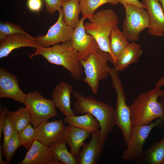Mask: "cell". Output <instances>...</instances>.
Segmentation results:
<instances>
[{
  "mask_svg": "<svg viewBox=\"0 0 164 164\" xmlns=\"http://www.w3.org/2000/svg\"><path fill=\"white\" fill-rule=\"evenodd\" d=\"M73 95L75 100L73 106L75 112L82 114L88 113L96 118L100 125L102 140L104 142L116 125L115 109L92 96H85L77 91L73 92Z\"/></svg>",
  "mask_w": 164,
  "mask_h": 164,
  "instance_id": "1",
  "label": "cell"
},
{
  "mask_svg": "<svg viewBox=\"0 0 164 164\" xmlns=\"http://www.w3.org/2000/svg\"><path fill=\"white\" fill-rule=\"evenodd\" d=\"M162 90L155 88L139 95L129 107L132 125H146L164 117V106L158 99Z\"/></svg>",
  "mask_w": 164,
  "mask_h": 164,
  "instance_id": "2",
  "label": "cell"
},
{
  "mask_svg": "<svg viewBox=\"0 0 164 164\" xmlns=\"http://www.w3.org/2000/svg\"><path fill=\"white\" fill-rule=\"evenodd\" d=\"M37 55H41L51 63L63 66L76 80L80 79L83 75L84 70L71 40L49 47H39L31 54L30 57Z\"/></svg>",
  "mask_w": 164,
  "mask_h": 164,
  "instance_id": "3",
  "label": "cell"
},
{
  "mask_svg": "<svg viewBox=\"0 0 164 164\" xmlns=\"http://www.w3.org/2000/svg\"><path fill=\"white\" fill-rule=\"evenodd\" d=\"M90 21L84 23L86 33L94 38L100 49L109 54L110 61L111 53L109 37L112 30L118 24L117 15L111 9H103L94 13Z\"/></svg>",
  "mask_w": 164,
  "mask_h": 164,
  "instance_id": "4",
  "label": "cell"
},
{
  "mask_svg": "<svg viewBox=\"0 0 164 164\" xmlns=\"http://www.w3.org/2000/svg\"><path fill=\"white\" fill-rule=\"evenodd\" d=\"M109 58L108 53L99 49L91 54L86 60L80 61L85 74L83 80L94 94L98 92L100 81L106 78L109 74L107 69Z\"/></svg>",
  "mask_w": 164,
  "mask_h": 164,
  "instance_id": "5",
  "label": "cell"
},
{
  "mask_svg": "<svg viewBox=\"0 0 164 164\" xmlns=\"http://www.w3.org/2000/svg\"><path fill=\"white\" fill-rule=\"evenodd\" d=\"M108 71L112 80V85L117 94L115 106L116 125L121 131L124 141L127 145L129 141L132 128L129 107L126 102V97L123 87L114 68L108 67Z\"/></svg>",
  "mask_w": 164,
  "mask_h": 164,
  "instance_id": "6",
  "label": "cell"
},
{
  "mask_svg": "<svg viewBox=\"0 0 164 164\" xmlns=\"http://www.w3.org/2000/svg\"><path fill=\"white\" fill-rule=\"evenodd\" d=\"M164 122V117L158 118L147 125H132L127 147L123 153L122 159L126 161L138 162L143 154L144 145L151 130Z\"/></svg>",
  "mask_w": 164,
  "mask_h": 164,
  "instance_id": "7",
  "label": "cell"
},
{
  "mask_svg": "<svg viewBox=\"0 0 164 164\" xmlns=\"http://www.w3.org/2000/svg\"><path fill=\"white\" fill-rule=\"evenodd\" d=\"M23 104L28 108L31 123L34 128L57 115L56 107L53 100L44 98L36 91L26 94Z\"/></svg>",
  "mask_w": 164,
  "mask_h": 164,
  "instance_id": "8",
  "label": "cell"
},
{
  "mask_svg": "<svg viewBox=\"0 0 164 164\" xmlns=\"http://www.w3.org/2000/svg\"><path fill=\"white\" fill-rule=\"evenodd\" d=\"M125 17L123 23L122 32L129 41L135 42L139 39L140 33L148 28L149 19L145 9L126 4L123 5Z\"/></svg>",
  "mask_w": 164,
  "mask_h": 164,
  "instance_id": "9",
  "label": "cell"
},
{
  "mask_svg": "<svg viewBox=\"0 0 164 164\" xmlns=\"http://www.w3.org/2000/svg\"><path fill=\"white\" fill-rule=\"evenodd\" d=\"M82 17L74 28L71 41L72 46L77 52L79 61L85 60L91 53L99 49V46L94 38L86 32Z\"/></svg>",
  "mask_w": 164,
  "mask_h": 164,
  "instance_id": "10",
  "label": "cell"
},
{
  "mask_svg": "<svg viewBox=\"0 0 164 164\" xmlns=\"http://www.w3.org/2000/svg\"><path fill=\"white\" fill-rule=\"evenodd\" d=\"M58 11L59 16L56 22L50 28L47 33L36 37L40 47H49L71 40L74 28L64 22L62 8Z\"/></svg>",
  "mask_w": 164,
  "mask_h": 164,
  "instance_id": "11",
  "label": "cell"
},
{
  "mask_svg": "<svg viewBox=\"0 0 164 164\" xmlns=\"http://www.w3.org/2000/svg\"><path fill=\"white\" fill-rule=\"evenodd\" d=\"M66 127L61 119L43 122L34 128L36 140L50 147L63 138Z\"/></svg>",
  "mask_w": 164,
  "mask_h": 164,
  "instance_id": "12",
  "label": "cell"
},
{
  "mask_svg": "<svg viewBox=\"0 0 164 164\" xmlns=\"http://www.w3.org/2000/svg\"><path fill=\"white\" fill-rule=\"evenodd\" d=\"M91 135L90 141L84 143L76 158L77 164H96L98 162L104 142L102 140L100 130Z\"/></svg>",
  "mask_w": 164,
  "mask_h": 164,
  "instance_id": "13",
  "label": "cell"
},
{
  "mask_svg": "<svg viewBox=\"0 0 164 164\" xmlns=\"http://www.w3.org/2000/svg\"><path fill=\"white\" fill-rule=\"evenodd\" d=\"M26 95L19 87L18 78L5 68L0 69V98H9L24 103Z\"/></svg>",
  "mask_w": 164,
  "mask_h": 164,
  "instance_id": "14",
  "label": "cell"
},
{
  "mask_svg": "<svg viewBox=\"0 0 164 164\" xmlns=\"http://www.w3.org/2000/svg\"><path fill=\"white\" fill-rule=\"evenodd\" d=\"M149 19L148 32L152 36H164V11L159 0H142Z\"/></svg>",
  "mask_w": 164,
  "mask_h": 164,
  "instance_id": "15",
  "label": "cell"
},
{
  "mask_svg": "<svg viewBox=\"0 0 164 164\" xmlns=\"http://www.w3.org/2000/svg\"><path fill=\"white\" fill-rule=\"evenodd\" d=\"M18 164H63L55 160L50 147L36 140Z\"/></svg>",
  "mask_w": 164,
  "mask_h": 164,
  "instance_id": "16",
  "label": "cell"
},
{
  "mask_svg": "<svg viewBox=\"0 0 164 164\" xmlns=\"http://www.w3.org/2000/svg\"><path fill=\"white\" fill-rule=\"evenodd\" d=\"M73 87V86L62 81L56 86L52 92V100L56 107L65 117L75 115L70 105V95Z\"/></svg>",
  "mask_w": 164,
  "mask_h": 164,
  "instance_id": "17",
  "label": "cell"
},
{
  "mask_svg": "<svg viewBox=\"0 0 164 164\" xmlns=\"http://www.w3.org/2000/svg\"><path fill=\"white\" fill-rule=\"evenodd\" d=\"M25 47L36 49L40 47L36 38L31 36L15 34L8 36L5 40L0 43V58L7 56L15 49Z\"/></svg>",
  "mask_w": 164,
  "mask_h": 164,
  "instance_id": "18",
  "label": "cell"
},
{
  "mask_svg": "<svg viewBox=\"0 0 164 164\" xmlns=\"http://www.w3.org/2000/svg\"><path fill=\"white\" fill-rule=\"evenodd\" d=\"M91 135L85 130L69 125L66 127L63 138L70 148V152L76 159L85 140Z\"/></svg>",
  "mask_w": 164,
  "mask_h": 164,
  "instance_id": "19",
  "label": "cell"
},
{
  "mask_svg": "<svg viewBox=\"0 0 164 164\" xmlns=\"http://www.w3.org/2000/svg\"><path fill=\"white\" fill-rule=\"evenodd\" d=\"M143 53L140 45L132 41L125 48L118 59L114 69L122 71L131 64L137 63Z\"/></svg>",
  "mask_w": 164,
  "mask_h": 164,
  "instance_id": "20",
  "label": "cell"
},
{
  "mask_svg": "<svg viewBox=\"0 0 164 164\" xmlns=\"http://www.w3.org/2000/svg\"><path fill=\"white\" fill-rule=\"evenodd\" d=\"M128 41L118 26L112 31L109 37L110 48L111 53L110 61L114 66L120 55L129 44Z\"/></svg>",
  "mask_w": 164,
  "mask_h": 164,
  "instance_id": "21",
  "label": "cell"
},
{
  "mask_svg": "<svg viewBox=\"0 0 164 164\" xmlns=\"http://www.w3.org/2000/svg\"><path fill=\"white\" fill-rule=\"evenodd\" d=\"M64 121L67 124L89 132L91 134L99 131L100 124L91 114L87 113L81 115L65 117Z\"/></svg>",
  "mask_w": 164,
  "mask_h": 164,
  "instance_id": "22",
  "label": "cell"
},
{
  "mask_svg": "<svg viewBox=\"0 0 164 164\" xmlns=\"http://www.w3.org/2000/svg\"><path fill=\"white\" fill-rule=\"evenodd\" d=\"M62 7L64 22L67 25L74 28L80 20L79 15L81 10L79 0L63 1Z\"/></svg>",
  "mask_w": 164,
  "mask_h": 164,
  "instance_id": "23",
  "label": "cell"
},
{
  "mask_svg": "<svg viewBox=\"0 0 164 164\" xmlns=\"http://www.w3.org/2000/svg\"><path fill=\"white\" fill-rule=\"evenodd\" d=\"M164 159V137L158 142L153 144L145 151L138 163L162 164Z\"/></svg>",
  "mask_w": 164,
  "mask_h": 164,
  "instance_id": "24",
  "label": "cell"
},
{
  "mask_svg": "<svg viewBox=\"0 0 164 164\" xmlns=\"http://www.w3.org/2000/svg\"><path fill=\"white\" fill-rule=\"evenodd\" d=\"M66 142L63 138L56 142L49 147L54 159L65 164H77L75 158L68 151Z\"/></svg>",
  "mask_w": 164,
  "mask_h": 164,
  "instance_id": "25",
  "label": "cell"
},
{
  "mask_svg": "<svg viewBox=\"0 0 164 164\" xmlns=\"http://www.w3.org/2000/svg\"><path fill=\"white\" fill-rule=\"evenodd\" d=\"M79 2L83 17L90 20L95 10L102 5L109 3L114 5L121 3L120 0H79Z\"/></svg>",
  "mask_w": 164,
  "mask_h": 164,
  "instance_id": "26",
  "label": "cell"
},
{
  "mask_svg": "<svg viewBox=\"0 0 164 164\" xmlns=\"http://www.w3.org/2000/svg\"><path fill=\"white\" fill-rule=\"evenodd\" d=\"M11 116L15 130L18 132L23 129L31 123V118L28 107L19 108L14 111H8Z\"/></svg>",
  "mask_w": 164,
  "mask_h": 164,
  "instance_id": "27",
  "label": "cell"
},
{
  "mask_svg": "<svg viewBox=\"0 0 164 164\" xmlns=\"http://www.w3.org/2000/svg\"><path fill=\"white\" fill-rule=\"evenodd\" d=\"M21 146L19 135V132L15 130L9 140L5 149L2 150L3 155L6 161L9 163L16 150Z\"/></svg>",
  "mask_w": 164,
  "mask_h": 164,
  "instance_id": "28",
  "label": "cell"
},
{
  "mask_svg": "<svg viewBox=\"0 0 164 164\" xmlns=\"http://www.w3.org/2000/svg\"><path fill=\"white\" fill-rule=\"evenodd\" d=\"M29 123L26 128L19 132V135L21 146L24 147L29 150L36 140L35 130Z\"/></svg>",
  "mask_w": 164,
  "mask_h": 164,
  "instance_id": "29",
  "label": "cell"
},
{
  "mask_svg": "<svg viewBox=\"0 0 164 164\" xmlns=\"http://www.w3.org/2000/svg\"><path fill=\"white\" fill-rule=\"evenodd\" d=\"M15 131L12 118L8 111L5 116L2 128L4 136L3 143L2 147V150L6 148L9 140L12 136Z\"/></svg>",
  "mask_w": 164,
  "mask_h": 164,
  "instance_id": "30",
  "label": "cell"
},
{
  "mask_svg": "<svg viewBox=\"0 0 164 164\" xmlns=\"http://www.w3.org/2000/svg\"><path fill=\"white\" fill-rule=\"evenodd\" d=\"M0 32L9 36L15 34H22L30 36L18 24L8 22H1L0 23Z\"/></svg>",
  "mask_w": 164,
  "mask_h": 164,
  "instance_id": "31",
  "label": "cell"
},
{
  "mask_svg": "<svg viewBox=\"0 0 164 164\" xmlns=\"http://www.w3.org/2000/svg\"><path fill=\"white\" fill-rule=\"evenodd\" d=\"M45 4L47 12L53 14L57 10L61 9L63 0H43Z\"/></svg>",
  "mask_w": 164,
  "mask_h": 164,
  "instance_id": "32",
  "label": "cell"
},
{
  "mask_svg": "<svg viewBox=\"0 0 164 164\" xmlns=\"http://www.w3.org/2000/svg\"><path fill=\"white\" fill-rule=\"evenodd\" d=\"M27 5L31 11L34 12H39L42 6L41 0H28Z\"/></svg>",
  "mask_w": 164,
  "mask_h": 164,
  "instance_id": "33",
  "label": "cell"
},
{
  "mask_svg": "<svg viewBox=\"0 0 164 164\" xmlns=\"http://www.w3.org/2000/svg\"><path fill=\"white\" fill-rule=\"evenodd\" d=\"M121 3L123 5L126 4L133 5L145 9V5L138 0H120Z\"/></svg>",
  "mask_w": 164,
  "mask_h": 164,
  "instance_id": "34",
  "label": "cell"
},
{
  "mask_svg": "<svg viewBox=\"0 0 164 164\" xmlns=\"http://www.w3.org/2000/svg\"><path fill=\"white\" fill-rule=\"evenodd\" d=\"M6 108L2 109L0 113V137H1L2 133V128L3 123L4 121L6 115L8 111Z\"/></svg>",
  "mask_w": 164,
  "mask_h": 164,
  "instance_id": "35",
  "label": "cell"
},
{
  "mask_svg": "<svg viewBox=\"0 0 164 164\" xmlns=\"http://www.w3.org/2000/svg\"><path fill=\"white\" fill-rule=\"evenodd\" d=\"M162 86H164V76L158 80L156 83L155 87H160Z\"/></svg>",
  "mask_w": 164,
  "mask_h": 164,
  "instance_id": "36",
  "label": "cell"
},
{
  "mask_svg": "<svg viewBox=\"0 0 164 164\" xmlns=\"http://www.w3.org/2000/svg\"><path fill=\"white\" fill-rule=\"evenodd\" d=\"M2 147L0 146V164H9L6 161H4L2 160V151H1Z\"/></svg>",
  "mask_w": 164,
  "mask_h": 164,
  "instance_id": "37",
  "label": "cell"
},
{
  "mask_svg": "<svg viewBox=\"0 0 164 164\" xmlns=\"http://www.w3.org/2000/svg\"><path fill=\"white\" fill-rule=\"evenodd\" d=\"M8 37L7 36L0 32V42H2L5 40Z\"/></svg>",
  "mask_w": 164,
  "mask_h": 164,
  "instance_id": "38",
  "label": "cell"
},
{
  "mask_svg": "<svg viewBox=\"0 0 164 164\" xmlns=\"http://www.w3.org/2000/svg\"><path fill=\"white\" fill-rule=\"evenodd\" d=\"M160 102L163 104L164 106V90H162L161 95L159 98Z\"/></svg>",
  "mask_w": 164,
  "mask_h": 164,
  "instance_id": "39",
  "label": "cell"
},
{
  "mask_svg": "<svg viewBox=\"0 0 164 164\" xmlns=\"http://www.w3.org/2000/svg\"><path fill=\"white\" fill-rule=\"evenodd\" d=\"M161 3L164 11V0H159Z\"/></svg>",
  "mask_w": 164,
  "mask_h": 164,
  "instance_id": "40",
  "label": "cell"
},
{
  "mask_svg": "<svg viewBox=\"0 0 164 164\" xmlns=\"http://www.w3.org/2000/svg\"><path fill=\"white\" fill-rule=\"evenodd\" d=\"M162 164H164V160H163L162 163Z\"/></svg>",
  "mask_w": 164,
  "mask_h": 164,
  "instance_id": "41",
  "label": "cell"
},
{
  "mask_svg": "<svg viewBox=\"0 0 164 164\" xmlns=\"http://www.w3.org/2000/svg\"><path fill=\"white\" fill-rule=\"evenodd\" d=\"M68 0H63V1H67Z\"/></svg>",
  "mask_w": 164,
  "mask_h": 164,
  "instance_id": "42",
  "label": "cell"
},
{
  "mask_svg": "<svg viewBox=\"0 0 164 164\" xmlns=\"http://www.w3.org/2000/svg\"></svg>",
  "mask_w": 164,
  "mask_h": 164,
  "instance_id": "43",
  "label": "cell"
}]
</instances>
